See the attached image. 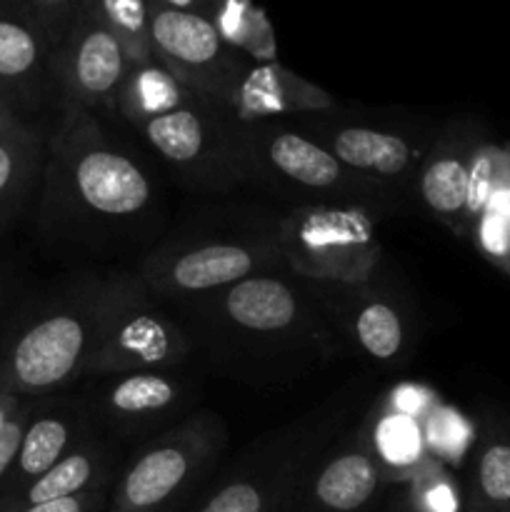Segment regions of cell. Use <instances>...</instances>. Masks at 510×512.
Masks as SVG:
<instances>
[{
	"label": "cell",
	"instance_id": "cell-1",
	"mask_svg": "<svg viewBox=\"0 0 510 512\" xmlns=\"http://www.w3.org/2000/svg\"><path fill=\"white\" fill-rule=\"evenodd\" d=\"M45 223H128L153 208V180L93 113L63 108L45 145Z\"/></svg>",
	"mask_w": 510,
	"mask_h": 512
},
{
	"label": "cell",
	"instance_id": "cell-2",
	"mask_svg": "<svg viewBox=\"0 0 510 512\" xmlns=\"http://www.w3.org/2000/svg\"><path fill=\"white\" fill-rule=\"evenodd\" d=\"M113 113L193 183L223 188L240 180L233 163V115L173 78L155 58L133 65Z\"/></svg>",
	"mask_w": 510,
	"mask_h": 512
},
{
	"label": "cell",
	"instance_id": "cell-3",
	"mask_svg": "<svg viewBox=\"0 0 510 512\" xmlns=\"http://www.w3.org/2000/svg\"><path fill=\"white\" fill-rule=\"evenodd\" d=\"M108 303V280H95L18 320L0 350V390L45 398L85 378Z\"/></svg>",
	"mask_w": 510,
	"mask_h": 512
},
{
	"label": "cell",
	"instance_id": "cell-4",
	"mask_svg": "<svg viewBox=\"0 0 510 512\" xmlns=\"http://www.w3.org/2000/svg\"><path fill=\"white\" fill-rule=\"evenodd\" d=\"M225 425L210 410L155 435L110 488L108 512H183L225 448Z\"/></svg>",
	"mask_w": 510,
	"mask_h": 512
},
{
	"label": "cell",
	"instance_id": "cell-5",
	"mask_svg": "<svg viewBox=\"0 0 510 512\" xmlns=\"http://www.w3.org/2000/svg\"><path fill=\"white\" fill-rule=\"evenodd\" d=\"M285 265L318 285H363L383 258L375 220L363 205L308 203L278 225Z\"/></svg>",
	"mask_w": 510,
	"mask_h": 512
},
{
	"label": "cell",
	"instance_id": "cell-6",
	"mask_svg": "<svg viewBox=\"0 0 510 512\" xmlns=\"http://www.w3.org/2000/svg\"><path fill=\"white\" fill-rule=\"evenodd\" d=\"M233 163L240 180H258L285 195L335 200L375 195L368 185L353 178L308 130L288 128L275 120H235Z\"/></svg>",
	"mask_w": 510,
	"mask_h": 512
},
{
	"label": "cell",
	"instance_id": "cell-7",
	"mask_svg": "<svg viewBox=\"0 0 510 512\" xmlns=\"http://www.w3.org/2000/svg\"><path fill=\"white\" fill-rule=\"evenodd\" d=\"M185 330L158 308L140 275L108 278V303L85 378L175 370L190 355Z\"/></svg>",
	"mask_w": 510,
	"mask_h": 512
},
{
	"label": "cell",
	"instance_id": "cell-8",
	"mask_svg": "<svg viewBox=\"0 0 510 512\" xmlns=\"http://www.w3.org/2000/svg\"><path fill=\"white\" fill-rule=\"evenodd\" d=\"M198 303L203 313L245 338L283 348H310L323 355L338 350L315 293H305L280 275H253Z\"/></svg>",
	"mask_w": 510,
	"mask_h": 512
},
{
	"label": "cell",
	"instance_id": "cell-9",
	"mask_svg": "<svg viewBox=\"0 0 510 512\" xmlns=\"http://www.w3.org/2000/svg\"><path fill=\"white\" fill-rule=\"evenodd\" d=\"M340 413L308 415L268 435L235 463V468L190 512H280L300 470L330 443Z\"/></svg>",
	"mask_w": 510,
	"mask_h": 512
},
{
	"label": "cell",
	"instance_id": "cell-10",
	"mask_svg": "<svg viewBox=\"0 0 510 512\" xmlns=\"http://www.w3.org/2000/svg\"><path fill=\"white\" fill-rule=\"evenodd\" d=\"M273 238L193 240L160 248L143 263L140 278L153 295L170 300H203L253 275L283 265Z\"/></svg>",
	"mask_w": 510,
	"mask_h": 512
},
{
	"label": "cell",
	"instance_id": "cell-11",
	"mask_svg": "<svg viewBox=\"0 0 510 512\" xmlns=\"http://www.w3.org/2000/svg\"><path fill=\"white\" fill-rule=\"evenodd\" d=\"M153 58L173 78L228 110L250 60L220 38L208 18L148 0Z\"/></svg>",
	"mask_w": 510,
	"mask_h": 512
},
{
	"label": "cell",
	"instance_id": "cell-12",
	"mask_svg": "<svg viewBox=\"0 0 510 512\" xmlns=\"http://www.w3.org/2000/svg\"><path fill=\"white\" fill-rule=\"evenodd\" d=\"M133 65L120 40L105 28L88 0H83L53 58L60 108L113 113L115 98Z\"/></svg>",
	"mask_w": 510,
	"mask_h": 512
},
{
	"label": "cell",
	"instance_id": "cell-13",
	"mask_svg": "<svg viewBox=\"0 0 510 512\" xmlns=\"http://www.w3.org/2000/svg\"><path fill=\"white\" fill-rule=\"evenodd\" d=\"M388 485V475L358 428L308 460L280 512H378Z\"/></svg>",
	"mask_w": 510,
	"mask_h": 512
},
{
	"label": "cell",
	"instance_id": "cell-14",
	"mask_svg": "<svg viewBox=\"0 0 510 512\" xmlns=\"http://www.w3.org/2000/svg\"><path fill=\"white\" fill-rule=\"evenodd\" d=\"M60 40L63 35L25 0H0V95L23 120L55 93Z\"/></svg>",
	"mask_w": 510,
	"mask_h": 512
},
{
	"label": "cell",
	"instance_id": "cell-15",
	"mask_svg": "<svg viewBox=\"0 0 510 512\" xmlns=\"http://www.w3.org/2000/svg\"><path fill=\"white\" fill-rule=\"evenodd\" d=\"M305 130L375 195L415 185V175L425 158V148L415 145L408 135L378 125L323 118L315 123L308 120Z\"/></svg>",
	"mask_w": 510,
	"mask_h": 512
},
{
	"label": "cell",
	"instance_id": "cell-16",
	"mask_svg": "<svg viewBox=\"0 0 510 512\" xmlns=\"http://www.w3.org/2000/svg\"><path fill=\"white\" fill-rule=\"evenodd\" d=\"M318 305L333 318L335 328L375 363L398 365L408 355L410 328L403 310L395 298L380 293L370 283L320 285Z\"/></svg>",
	"mask_w": 510,
	"mask_h": 512
},
{
	"label": "cell",
	"instance_id": "cell-17",
	"mask_svg": "<svg viewBox=\"0 0 510 512\" xmlns=\"http://www.w3.org/2000/svg\"><path fill=\"white\" fill-rule=\"evenodd\" d=\"M333 108V95L275 60V63L248 65L230 98L228 113L238 123H263V120L313 118V115L330 113Z\"/></svg>",
	"mask_w": 510,
	"mask_h": 512
},
{
	"label": "cell",
	"instance_id": "cell-18",
	"mask_svg": "<svg viewBox=\"0 0 510 512\" xmlns=\"http://www.w3.org/2000/svg\"><path fill=\"white\" fill-rule=\"evenodd\" d=\"M118 463V450L113 445L88 435L48 473L25 485L20 493L0 500V512H23L35 508V505L55 503V500L75 498V495L90 493V490L108 488L118 478Z\"/></svg>",
	"mask_w": 510,
	"mask_h": 512
},
{
	"label": "cell",
	"instance_id": "cell-19",
	"mask_svg": "<svg viewBox=\"0 0 510 512\" xmlns=\"http://www.w3.org/2000/svg\"><path fill=\"white\" fill-rule=\"evenodd\" d=\"M475 148L460 130L450 128L425 153L415 175V193L433 218L463 233L465 200H468V173Z\"/></svg>",
	"mask_w": 510,
	"mask_h": 512
},
{
	"label": "cell",
	"instance_id": "cell-20",
	"mask_svg": "<svg viewBox=\"0 0 510 512\" xmlns=\"http://www.w3.org/2000/svg\"><path fill=\"white\" fill-rule=\"evenodd\" d=\"M88 418L78 408H50L38 410L25 428L18 458L13 470L0 485V500L20 493L25 485L48 473L55 463L65 458L75 445L88 438Z\"/></svg>",
	"mask_w": 510,
	"mask_h": 512
},
{
	"label": "cell",
	"instance_id": "cell-21",
	"mask_svg": "<svg viewBox=\"0 0 510 512\" xmlns=\"http://www.w3.org/2000/svg\"><path fill=\"white\" fill-rule=\"evenodd\" d=\"M188 403V388L173 370L115 375L103 395V413L118 430L153 428Z\"/></svg>",
	"mask_w": 510,
	"mask_h": 512
},
{
	"label": "cell",
	"instance_id": "cell-22",
	"mask_svg": "<svg viewBox=\"0 0 510 512\" xmlns=\"http://www.w3.org/2000/svg\"><path fill=\"white\" fill-rule=\"evenodd\" d=\"M45 145L48 140L38 125L28 120L0 135V233L13 223L43 178Z\"/></svg>",
	"mask_w": 510,
	"mask_h": 512
},
{
	"label": "cell",
	"instance_id": "cell-23",
	"mask_svg": "<svg viewBox=\"0 0 510 512\" xmlns=\"http://www.w3.org/2000/svg\"><path fill=\"white\" fill-rule=\"evenodd\" d=\"M360 430L388 480L408 483L430 460L423 423L398 410H390L388 405L380 403V408H375V413L360 425Z\"/></svg>",
	"mask_w": 510,
	"mask_h": 512
},
{
	"label": "cell",
	"instance_id": "cell-24",
	"mask_svg": "<svg viewBox=\"0 0 510 512\" xmlns=\"http://www.w3.org/2000/svg\"><path fill=\"white\" fill-rule=\"evenodd\" d=\"M210 23L225 45L248 58L250 63H275L278 40L268 13L255 0H218Z\"/></svg>",
	"mask_w": 510,
	"mask_h": 512
},
{
	"label": "cell",
	"instance_id": "cell-25",
	"mask_svg": "<svg viewBox=\"0 0 510 512\" xmlns=\"http://www.w3.org/2000/svg\"><path fill=\"white\" fill-rule=\"evenodd\" d=\"M88 5L103 20L105 28L120 40L135 65L153 60L148 0H88Z\"/></svg>",
	"mask_w": 510,
	"mask_h": 512
},
{
	"label": "cell",
	"instance_id": "cell-26",
	"mask_svg": "<svg viewBox=\"0 0 510 512\" xmlns=\"http://www.w3.org/2000/svg\"><path fill=\"white\" fill-rule=\"evenodd\" d=\"M470 505L478 512H510V440H488L478 450Z\"/></svg>",
	"mask_w": 510,
	"mask_h": 512
},
{
	"label": "cell",
	"instance_id": "cell-27",
	"mask_svg": "<svg viewBox=\"0 0 510 512\" xmlns=\"http://www.w3.org/2000/svg\"><path fill=\"white\" fill-rule=\"evenodd\" d=\"M405 495L418 512H458L460 495L443 463L430 458L405 485Z\"/></svg>",
	"mask_w": 510,
	"mask_h": 512
},
{
	"label": "cell",
	"instance_id": "cell-28",
	"mask_svg": "<svg viewBox=\"0 0 510 512\" xmlns=\"http://www.w3.org/2000/svg\"><path fill=\"white\" fill-rule=\"evenodd\" d=\"M423 435L430 458H435L438 463L458 460L468 450L470 440H473V430H470L468 420L455 413V410L443 408V405H438L428 415V420L423 423Z\"/></svg>",
	"mask_w": 510,
	"mask_h": 512
},
{
	"label": "cell",
	"instance_id": "cell-29",
	"mask_svg": "<svg viewBox=\"0 0 510 512\" xmlns=\"http://www.w3.org/2000/svg\"><path fill=\"white\" fill-rule=\"evenodd\" d=\"M500 158H503V153H498L495 148H488V145L475 148L468 173V200H465L463 233L473 230L475 220L480 218V213H483L485 205H488L490 195H493L495 180H498L500 170Z\"/></svg>",
	"mask_w": 510,
	"mask_h": 512
},
{
	"label": "cell",
	"instance_id": "cell-30",
	"mask_svg": "<svg viewBox=\"0 0 510 512\" xmlns=\"http://www.w3.org/2000/svg\"><path fill=\"white\" fill-rule=\"evenodd\" d=\"M473 230L475 240H478V248L483 250L493 263L510 270V218L493 213V210H483L480 218L475 220Z\"/></svg>",
	"mask_w": 510,
	"mask_h": 512
},
{
	"label": "cell",
	"instance_id": "cell-31",
	"mask_svg": "<svg viewBox=\"0 0 510 512\" xmlns=\"http://www.w3.org/2000/svg\"><path fill=\"white\" fill-rule=\"evenodd\" d=\"M40 398H25L23 405H20L18 413L5 423V428L0 430V485L8 478V473L13 470L15 458H18L20 443H23L25 428H28L30 418L38 410Z\"/></svg>",
	"mask_w": 510,
	"mask_h": 512
},
{
	"label": "cell",
	"instance_id": "cell-32",
	"mask_svg": "<svg viewBox=\"0 0 510 512\" xmlns=\"http://www.w3.org/2000/svg\"><path fill=\"white\" fill-rule=\"evenodd\" d=\"M383 405L425 423L428 415L438 408V400H435V395L430 390L420 388V385H400V388H395L390 393V398L383 400Z\"/></svg>",
	"mask_w": 510,
	"mask_h": 512
},
{
	"label": "cell",
	"instance_id": "cell-33",
	"mask_svg": "<svg viewBox=\"0 0 510 512\" xmlns=\"http://www.w3.org/2000/svg\"><path fill=\"white\" fill-rule=\"evenodd\" d=\"M110 488H113V485H108V488L90 490V493H83V495H75V498L35 505V508H28L23 512H108Z\"/></svg>",
	"mask_w": 510,
	"mask_h": 512
},
{
	"label": "cell",
	"instance_id": "cell-34",
	"mask_svg": "<svg viewBox=\"0 0 510 512\" xmlns=\"http://www.w3.org/2000/svg\"><path fill=\"white\" fill-rule=\"evenodd\" d=\"M25 3L38 10L60 35H65L83 0H25Z\"/></svg>",
	"mask_w": 510,
	"mask_h": 512
},
{
	"label": "cell",
	"instance_id": "cell-35",
	"mask_svg": "<svg viewBox=\"0 0 510 512\" xmlns=\"http://www.w3.org/2000/svg\"><path fill=\"white\" fill-rule=\"evenodd\" d=\"M155 3L168 5V8H173V10H183V13L203 15V18L210 20V15H213L218 0H155Z\"/></svg>",
	"mask_w": 510,
	"mask_h": 512
},
{
	"label": "cell",
	"instance_id": "cell-36",
	"mask_svg": "<svg viewBox=\"0 0 510 512\" xmlns=\"http://www.w3.org/2000/svg\"><path fill=\"white\" fill-rule=\"evenodd\" d=\"M25 398H20V395H13V393H5V390H0V430L5 428V423H8L10 418H13L15 413L20 410V405H23Z\"/></svg>",
	"mask_w": 510,
	"mask_h": 512
},
{
	"label": "cell",
	"instance_id": "cell-37",
	"mask_svg": "<svg viewBox=\"0 0 510 512\" xmlns=\"http://www.w3.org/2000/svg\"><path fill=\"white\" fill-rule=\"evenodd\" d=\"M20 123H23V118L18 115V110L0 95V135L10 133V130L18 128Z\"/></svg>",
	"mask_w": 510,
	"mask_h": 512
},
{
	"label": "cell",
	"instance_id": "cell-38",
	"mask_svg": "<svg viewBox=\"0 0 510 512\" xmlns=\"http://www.w3.org/2000/svg\"><path fill=\"white\" fill-rule=\"evenodd\" d=\"M385 512H418V510L413 508V503H410V498L405 495V490H400V493H395L393 498L388 500Z\"/></svg>",
	"mask_w": 510,
	"mask_h": 512
},
{
	"label": "cell",
	"instance_id": "cell-39",
	"mask_svg": "<svg viewBox=\"0 0 510 512\" xmlns=\"http://www.w3.org/2000/svg\"><path fill=\"white\" fill-rule=\"evenodd\" d=\"M3 340H5V333H3V328H0V350H3Z\"/></svg>",
	"mask_w": 510,
	"mask_h": 512
},
{
	"label": "cell",
	"instance_id": "cell-40",
	"mask_svg": "<svg viewBox=\"0 0 510 512\" xmlns=\"http://www.w3.org/2000/svg\"><path fill=\"white\" fill-rule=\"evenodd\" d=\"M465 512H478V510H475V508H473V505H470V503H468V508H465Z\"/></svg>",
	"mask_w": 510,
	"mask_h": 512
}]
</instances>
